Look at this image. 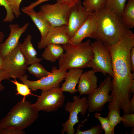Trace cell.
Returning <instances> with one entry per match:
<instances>
[{"label":"cell","mask_w":134,"mask_h":134,"mask_svg":"<svg viewBox=\"0 0 134 134\" xmlns=\"http://www.w3.org/2000/svg\"><path fill=\"white\" fill-rule=\"evenodd\" d=\"M105 46L112 58L113 76L111 102L115 107L122 109L131 99L132 88L134 86V73H131L130 58V50L134 47V34L129 29L116 43Z\"/></svg>","instance_id":"1"},{"label":"cell","mask_w":134,"mask_h":134,"mask_svg":"<svg viewBox=\"0 0 134 134\" xmlns=\"http://www.w3.org/2000/svg\"><path fill=\"white\" fill-rule=\"evenodd\" d=\"M95 13L97 27L92 38L105 46H110L126 35L128 29L123 24L121 17L113 11L104 7Z\"/></svg>","instance_id":"2"},{"label":"cell","mask_w":134,"mask_h":134,"mask_svg":"<svg viewBox=\"0 0 134 134\" xmlns=\"http://www.w3.org/2000/svg\"><path fill=\"white\" fill-rule=\"evenodd\" d=\"M38 111L23 97L0 121V129L14 128L24 130L38 118Z\"/></svg>","instance_id":"3"},{"label":"cell","mask_w":134,"mask_h":134,"mask_svg":"<svg viewBox=\"0 0 134 134\" xmlns=\"http://www.w3.org/2000/svg\"><path fill=\"white\" fill-rule=\"evenodd\" d=\"M90 40L77 44L62 45L65 51L59 60V68L66 70L71 68L87 67L94 54Z\"/></svg>","instance_id":"4"},{"label":"cell","mask_w":134,"mask_h":134,"mask_svg":"<svg viewBox=\"0 0 134 134\" xmlns=\"http://www.w3.org/2000/svg\"><path fill=\"white\" fill-rule=\"evenodd\" d=\"M91 45L94 55L87 67H91L96 72H101L104 76L108 74L113 78L112 58L109 51L104 45L97 40L91 43Z\"/></svg>","instance_id":"5"},{"label":"cell","mask_w":134,"mask_h":134,"mask_svg":"<svg viewBox=\"0 0 134 134\" xmlns=\"http://www.w3.org/2000/svg\"><path fill=\"white\" fill-rule=\"evenodd\" d=\"M73 102L67 101L65 106V110L69 113L68 119L62 124L63 127L61 130L62 134H74L75 129V125L78 123H84L87 120V118L82 121L78 119V114L80 113L82 115H85L88 108L87 99L85 97L80 98V96H75L73 97Z\"/></svg>","instance_id":"6"},{"label":"cell","mask_w":134,"mask_h":134,"mask_svg":"<svg viewBox=\"0 0 134 134\" xmlns=\"http://www.w3.org/2000/svg\"><path fill=\"white\" fill-rule=\"evenodd\" d=\"M20 42V41H19ZM16 47L3 58L2 69L10 78H20L26 72L28 65L19 47Z\"/></svg>","instance_id":"7"},{"label":"cell","mask_w":134,"mask_h":134,"mask_svg":"<svg viewBox=\"0 0 134 134\" xmlns=\"http://www.w3.org/2000/svg\"><path fill=\"white\" fill-rule=\"evenodd\" d=\"M51 72L50 74L36 80H28L29 76L26 74L19 79L32 91L60 88V83L65 78L66 70L60 68L57 69L56 67H54L52 68Z\"/></svg>","instance_id":"8"},{"label":"cell","mask_w":134,"mask_h":134,"mask_svg":"<svg viewBox=\"0 0 134 134\" xmlns=\"http://www.w3.org/2000/svg\"><path fill=\"white\" fill-rule=\"evenodd\" d=\"M71 7L60 3L41 5L37 12L52 26L66 25Z\"/></svg>","instance_id":"9"},{"label":"cell","mask_w":134,"mask_h":134,"mask_svg":"<svg viewBox=\"0 0 134 134\" xmlns=\"http://www.w3.org/2000/svg\"><path fill=\"white\" fill-rule=\"evenodd\" d=\"M111 77L108 74L99 86L88 95L87 102L89 112L100 111L106 103L112 101V96L109 94L111 91Z\"/></svg>","instance_id":"10"},{"label":"cell","mask_w":134,"mask_h":134,"mask_svg":"<svg viewBox=\"0 0 134 134\" xmlns=\"http://www.w3.org/2000/svg\"><path fill=\"white\" fill-rule=\"evenodd\" d=\"M41 91V95L38 96L36 101L33 104L38 111H56L62 106L65 96L60 88Z\"/></svg>","instance_id":"11"},{"label":"cell","mask_w":134,"mask_h":134,"mask_svg":"<svg viewBox=\"0 0 134 134\" xmlns=\"http://www.w3.org/2000/svg\"><path fill=\"white\" fill-rule=\"evenodd\" d=\"M91 13L82 5L81 1L71 7L67 23L65 25L70 39L74 36Z\"/></svg>","instance_id":"12"},{"label":"cell","mask_w":134,"mask_h":134,"mask_svg":"<svg viewBox=\"0 0 134 134\" xmlns=\"http://www.w3.org/2000/svg\"><path fill=\"white\" fill-rule=\"evenodd\" d=\"M70 39L67 33L65 25L50 26L44 38L38 44L39 49L44 48L50 44H69Z\"/></svg>","instance_id":"13"},{"label":"cell","mask_w":134,"mask_h":134,"mask_svg":"<svg viewBox=\"0 0 134 134\" xmlns=\"http://www.w3.org/2000/svg\"><path fill=\"white\" fill-rule=\"evenodd\" d=\"M29 23H25L21 27L17 24H10L9 35L4 42L0 43V56L2 57L9 53L17 46L22 34L26 31Z\"/></svg>","instance_id":"14"},{"label":"cell","mask_w":134,"mask_h":134,"mask_svg":"<svg viewBox=\"0 0 134 134\" xmlns=\"http://www.w3.org/2000/svg\"><path fill=\"white\" fill-rule=\"evenodd\" d=\"M97 27V17L95 13H90L76 34L70 39L69 44H77L82 42L86 37L92 38Z\"/></svg>","instance_id":"15"},{"label":"cell","mask_w":134,"mask_h":134,"mask_svg":"<svg viewBox=\"0 0 134 134\" xmlns=\"http://www.w3.org/2000/svg\"><path fill=\"white\" fill-rule=\"evenodd\" d=\"M92 69L83 72L79 79L77 89L80 95H88L98 87V78Z\"/></svg>","instance_id":"16"},{"label":"cell","mask_w":134,"mask_h":134,"mask_svg":"<svg viewBox=\"0 0 134 134\" xmlns=\"http://www.w3.org/2000/svg\"><path fill=\"white\" fill-rule=\"evenodd\" d=\"M83 70L81 69L71 68L66 75L65 82L62 84L60 88L63 92H68L71 94L76 93L77 91L76 89L80 78L83 72Z\"/></svg>","instance_id":"17"},{"label":"cell","mask_w":134,"mask_h":134,"mask_svg":"<svg viewBox=\"0 0 134 134\" xmlns=\"http://www.w3.org/2000/svg\"><path fill=\"white\" fill-rule=\"evenodd\" d=\"M32 36L29 34L25 38L23 43L19 42L20 50L25 58L28 65L35 63H40L42 59L37 57V53L32 44Z\"/></svg>","instance_id":"18"},{"label":"cell","mask_w":134,"mask_h":134,"mask_svg":"<svg viewBox=\"0 0 134 134\" xmlns=\"http://www.w3.org/2000/svg\"><path fill=\"white\" fill-rule=\"evenodd\" d=\"M29 16L36 26L41 34L40 40L43 39L46 35L51 26L49 23L34 9L25 12Z\"/></svg>","instance_id":"19"},{"label":"cell","mask_w":134,"mask_h":134,"mask_svg":"<svg viewBox=\"0 0 134 134\" xmlns=\"http://www.w3.org/2000/svg\"><path fill=\"white\" fill-rule=\"evenodd\" d=\"M42 56L45 60L54 63L59 59L64 53V49L61 44H50L45 48Z\"/></svg>","instance_id":"20"},{"label":"cell","mask_w":134,"mask_h":134,"mask_svg":"<svg viewBox=\"0 0 134 134\" xmlns=\"http://www.w3.org/2000/svg\"><path fill=\"white\" fill-rule=\"evenodd\" d=\"M121 18L126 27L128 29L134 27V0H128L122 13Z\"/></svg>","instance_id":"21"},{"label":"cell","mask_w":134,"mask_h":134,"mask_svg":"<svg viewBox=\"0 0 134 134\" xmlns=\"http://www.w3.org/2000/svg\"><path fill=\"white\" fill-rule=\"evenodd\" d=\"M109 112L107 117L112 130L114 131L115 128L118 124L124 120L120 115V109L115 107L112 103L110 102L108 105Z\"/></svg>","instance_id":"22"},{"label":"cell","mask_w":134,"mask_h":134,"mask_svg":"<svg viewBox=\"0 0 134 134\" xmlns=\"http://www.w3.org/2000/svg\"><path fill=\"white\" fill-rule=\"evenodd\" d=\"M39 63L33 64L28 67L27 70L31 74L38 79L47 76L51 73L46 70L44 67Z\"/></svg>","instance_id":"23"},{"label":"cell","mask_w":134,"mask_h":134,"mask_svg":"<svg viewBox=\"0 0 134 134\" xmlns=\"http://www.w3.org/2000/svg\"><path fill=\"white\" fill-rule=\"evenodd\" d=\"M106 0H85L82 5L91 13H96L105 7Z\"/></svg>","instance_id":"24"},{"label":"cell","mask_w":134,"mask_h":134,"mask_svg":"<svg viewBox=\"0 0 134 134\" xmlns=\"http://www.w3.org/2000/svg\"><path fill=\"white\" fill-rule=\"evenodd\" d=\"M127 0H106L105 7L121 17Z\"/></svg>","instance_id":"25"},{"label":"cell","mask_w":134,"mask_h":134,"mask_svg":"<svg viewBox=\"0 0 134 134\" xmlns=\"http://www.w3.org/2000/svg\"><path fill=\"white\" fill-rule=\"evenodd\" d=\"M14 79V80H11V81L16 86V95H20L25 97L29 95H33L31 90L27 85L23 83H20L15 78Z\"/></svg>","instance_id":"26"},{"label":"cell","mask_w":134,"mask_h":134,"mask_svg":"<svg viewBox=\"0 0 134 134\" xmlns=\"http://www.w3.org/2000/svg\"><path fill=\"white\" fill-rule=\"evenodd\" d=\"M83 124H79L76 134H102L104 131L101 126L100 125L94 126L87 130L81 131L80 128L83 127Z\"/></svg>","instance_id":"27"},{"label":"cell","mask_w":134,"mask_h":134,"mask_svg":"<svg viewBox=\"0 0 134 134\" xmlns=\"http://www.w3.org/2000/svg\"><path fill=\"white\" fill-rule=\"evenodd\" d=\"M100 114L96 112L95 113V118L100 122L105 134H114V132L111 129L110 123L107 117H103L100 116Z\"/></svg>","instance_id":"28"},{"label":"cell","mask_w":134,"mask_h":134,"mask_svg":"<svg viewBox=\"0 0 134 134\" xmlns=\"http://www.w3.org/2000/svg\"><path fill=\"white\" fill-rule=\"evenodd\" d=\"M0 6H3L6 12V16L3 20L4 22H12L15 18L13 11L6 0H0Z\"/></svg>","instance_id":"29"},{"label":"cell","mask_w":134,"mask_h":134,"mask_svg":"<svg viewBox=\"0 0 134 134\" xmlns=\"http://www.w3.org/2000/svg\"><path fill=\"white\" fill-rule=\"evenodd\" d=\"M11 8L15 16L18 18L21 13L20 10V6L22 0H6Z\"/></svg>","instance_id":"30"},{"label":"cell","mask_w":134,"mask_h":134,"mask_svg":"<svg viewBox=\"0 0 134 134\" xmlns=\"http://www.w3.org/2000/svg\"><path fill=\"white\" fill-rule=\"evenodd\" d=\"M124 120L122 121L125 127H134V114H125L122 116Z\"/></svg>","instance_id":"31"},{"label":"cell","mask_w":134,"mask_h":134,"mask_svg":"<svg viewBox=\"0 0 134 134\" xmlns=\"http://www.w3.org/2000/svg\"><path fill=\"white\" fill-rule=\"evenodd\" d=\"M23 130L14 128H3L0 129V134H24Z\"/></svg>","instance_id":"32"},{"label":"cell","mask_w":134,"mask_h":134,"mask_svg":"<svg viewBox=\"0 0 134 134\" xmlns=\"http://www.w3.org/2000/svg\"><path fill=\"white\" fill-rule=\"evenodd\" d=\"M133 95V96L132 98L122 109L124 111V114H130L134 113V94Z\"/></svg>","instance_id":"33"},{"label":"cell","mask_w":134,"mask_h":134,"mask_svg":"<svg viewBox=\"0 0 134 134\" xmlns=\"http://www.w3.org/2000/svg\"><path fill=\"white\" fill-rule=\"evenodd\" d=\"M49 0H38L35 2L31 3L28 6L22 8L21 10L24 13L26 11L34 9V8L36 6L43 2Z\"/></svg>","instance_id":"34"},{"label":"cell","mask_w":134,"mask_h":134,"mask_svg":"<svg viewBox=\"0 0 134 134\" xmlns=\"http://www.w3.org/2000/svg\"><path fill=\"white\" fill-rule=\"evenodd\" d=\"M10 78L6 73L2 69H0V91H1L5 88V87L1 83V82L4 80H8Z\"/></svg>","instance_id":"35"},{"label":"cell","mask_w":134,"mask_h":134,"mask_svg":"<svg viewBox=\"0 0 134 134\" xmlns=\"http://www.w3.org/2000/svg\"><path fill=\"white\" fill-rule=\"evenodd\" d=\"M81 0H57V2L61 3L72 7L75 4L81 1Z\"/></svg>","instance_id":"36"},{"label":"cell","mask_w":134,"mask_h":134,"mask_svg":"<svg viewBox=\"0 0 134 134\" xmlns=\"http://www.w3.org/2000/svg\"><path fill=\"white\" fill-rule=\"evenodd\" d=\"M130 58L131 67V70L134 72V47L131 48L130 52Z\"/></svg>","instance_id":"37"},{"label":"cell","mask_w":134,"mask_h":134,"mask_svg":"<svg viewBox=\"0 0 134 134\" xmlns=\"http://www.w3.org/2000/svg\"><path fill=\"white\" fill-rule=\"evenodd\" d=\"M4 37V34L3 32L0 31V43L3 42Z\"/></svg>","instance_id":"38"},{"label":"cell","mask_w":134,"mask_h":134,"mask_svg":"<svg viewBox=\"0 0 134 134\" xmlns=\"http://www.w3.org/2000/svg\"><path fill=\"white\" fill-rule=\"evenodd\" d=\"M3 63V58L0 56V69H2Z\"/></svg>","instance_id":"39"},{"label":"cell","mask_w":134,"mask_h":134,"mask_svg":"<svg viewBox=\"0 0 134 134\" xmlns=\"http://www.w3.org/2000/svg\"></svg>","instance_id":"40"}]
</instances>
